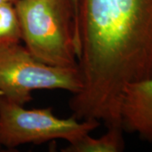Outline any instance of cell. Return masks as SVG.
Here are the masks:
<instances>
[{
  "label": "cell",
  "instance_id": "cell-2",
  "mask_svg": "<svg viewBox=\"0 0 152 152\" xmlns=\"http://www.w3.org/2000/svg\"><path fill=\"white\" fill-rule=\"evenodd\" d=\"M28 52L48 65L78 66L75 15L73 0L13 2Z\"/></svg>",
  "mask_w": 152,
  "mask_h": 152
},
{
  "label": "cell",
  "instance_id": "cell-6",
  "mask_svg": "<svg viewBox=\"0 0 152 152\" xmlns=\"http://www.w3.org/2000/svg\"><path fill=\"white\" fill-rule=\"evenodd\" d=\"M123 129L110 127L107 133L99 138L89 134L75 144H69L63 150L64 152H118L124 150Z\"/></svg>",
  "mask_w": 152,
  "mask_h": 152
},
{
  "label": "cell",
  "instance_id": "cell-9",
  "mask_svg": "<svg viewBox=\"0 0 152 152\" xmlns=\"http://www.w3.org/2000/svg\"><path fill=\"white\" fill-rule=\"evenodd\" d=\"M7 1H10V0H0V4L4 3V2H7Z\"/></svg>",
  "mask_w": 152,
  "mask_h": 152
},
{
  "label": "cell",
  "instance_id": "cell-10",
  "mask_svg": "<svg viewBox=\"0 0 152 152\" xmlns=\"http://www.w3.org/2000/svg\"><path fill=\"white\" fill-rule=\"evenodd\" d=\"M10 2H15V1H16V0H10Z\"/></svg>",
  "mask_w": 152,
  "mask_h": 152
},
{
  "label": "cell",
  "instance_id": "cell-4",
  "mask_svg": "<svg viewBox=\"0 0 152 152\" xmlns=\"http://www.w3.org/2000/svg\"><path fill=\"white\" fill-rule=\"evenodd\" d=\"M81 86L78 66L48 65L34 58L20 43L0 49V96L15 103L30 102L33 91L64 90L75 95Z\"/></svg>",
  "mask_w": 152,
  "mask_h": 152
},
{
  "label": "cell",
  "instance_id": "cell-3",
  "mask_svg": "<svg viewBox=\"0 0 152 152\" xmlns=\"http://www.w3.org/2000/svg\"><path fill=\"white\" fill-rule=\"evenodd\" d=\"M99 126L97 120L60 118L50 107L26 109L0 96V145L7 149L55 140L75 144Z\"/></svg>",
  "mask_w": 152,
  "mask_h": 152
},
{
  "label": "cell",
  "instance_id": "cell-8",
  "mask_svg": "<svg viewBox=\"0 0 152 152\" xmlns=\"http://www.w3.org/2000/svg\"><path fill=\"white\" fill-rule=\"evenodd\" d=\"M74 5H75V28H76V17H77V4H78V0H73Z\"/></svg>",
  "mask_w": 152,
  "mask_h": 152
},
{
  "label": "cell",
  "instance_id": "cell-1",
  "mask_svg": "<svg viewBox=\"0 0 152 152\" xmlns=\"http://www.w3.org/2000/svg\"><path fill=\"white\" fill-rule=\"evenodd\" d=\"M76 43L82 86L73 117L122 128L124 87L152 78V0H78Z\"/></svg>",
  "mask_w": 152,
  "mask_h": 152
},
{
  "label": "cell",
  "instance_id": "cell-7",
  "mask_svg": "<svg viewBox=\"0 0 152 152\" xmlns=\"http://www.w3.org/2000/svg\"><path fill=\"white\" fill-rule=\"evenodd\" d=\"M21 41L20 24L14 3L0 4V49L20 44Z\"/></svg>",
  "mask_w": 152,
  "mask_h": 152
},
{
  "label": "cell",
  "instance_id": "cell-11",
  "mask_svg": "<svg viewBox=\"0 0 152 152\" xmlns=\"http://www.w3.org/2000/svg\"><path fill=\"white\" fill-rule=\"evenodd\" d=\"M1 148H2V146H1V145H0V151H1Z\"/></svg>",
  "mask_w": 152,
  "mask_h": 152
},
{
  "label": "cell",
  "instance_id": "cell-5",
  "mask_svg": "<svg viewBox=\"0 0 152 152\" xmlns=\"http://www.w3.org/2000/svg\"><path fill=\"white\" fill-rule=\"evenodd\" d=\"M123 130L152 141V78L128 84L120 103Z\"/></svg>",
  "mask_w": 152,
  "mask_h": 152
}]
</instances>
